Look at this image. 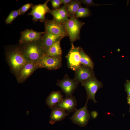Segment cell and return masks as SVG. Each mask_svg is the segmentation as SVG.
Here are the masks:
<instances>
[{
    "mask_svg": "<svg viewBox=\"0 0 130 130\" xmlns=\"http://www.w3.org/2000/svg\"><path fill=\"white\" fill-rule=\"evenodd\" d=\"M6 56L11 72L16 77L21 69L27 61L19 46L12 47L9 49L6 53Z\"/></svg>",
    "mask_w": 130,
    "mask_h": 130,
    "instance_id": "1",
    "label": "cell"
},
{
    "mask_svg": "<svg viewBox=\"0 0 130 130\" xmlns=\"http://www.w3.org/2000/svg\"><path fill=\"white\" fill-rule=\"evenodd\" d=\"M19 46L27 61L36 63L44 54V50L40 39L19 45Z\"/></svg>",
    "mask_w": 130,
    "mask_h": 130,
    "instance_id": "2",
    "label": "cell"
},
{
    "mask_svg": "<svg viewBox=\"0 0 130 130\" xmlns=\"http://www.w3.org/2000/svg\"><path fill=\"white\" fill-rule=\"evenodd\" d=\"M84 24V22L79 21L75 17L70 18L63 24L69 38L71 45L74 42L80 39V30Z\"/></svg>",
    "mask_w": 130,
    "mask_h": 130,
    "instance_id": "3",
    "label": "cell"
},
{
    "mask_svg": "<svg viewBox=\"0 0 130 130\" xmlns=\"http://www.w3.org/2000/svg\"><path fill=\"white\" fill-rule=\"evenodd\" d=\"M36 64L38 68H43L50 70H55L61 67L62 57H53L44 54Z\"/></svg>",
    "mask_w": 130,
    "mask_h": 130,
    "instance_id": "4",
    "label": "cell"
},
{
    "mask_svg": "<svg viewBox=\"0 0 130 130\" xmlns=\"http://www.w3.org/2000/svg\"><path fill=\"white\" fill-rule=\"evenodd\" d=\"M79 83L74 79L70 78L68 75L65 74L62 79L57 80L56 85L61 88L66 97L70 98L72 96Z\"/></svg>",
    "mask_w": 130,
    "mask_h": 130,
    "instance_id": "5",
    "label": "cell"
},
{
    "mask_svg": "<svg viewBox=\"0 0 130 130\" xmlns=\"http://www.w3.org/2000/svg\"><path fill=\"white\" fill-rule=\"evenodd\" d=\"M85 88L87 93V101L89 99L93 100L96 103L95 94L98 90L102 86V83L94 77L91 78L81 83Z\"/></svg>",
    "mask_w": 130,
    "mask_h": 130,
    "instance_id": "6",
    "label": "cell"
},
{
    "mask_svg": "<svg viewBox=\"0 0 130 130\" xmlns=\"http://www.w3.org/2000/svg\"><path fill=\"white\" fill-rule=\"evenodd\" d=\"M66 55L68 67L75 71L81 65L80 62V49L79 47H76L73 44Z\"/></svg>",
    "mask_w": 130,
    "mask_h": 130,
    "instance_id": "7",
    "label": "cell"
},
{
    "mask_svg": "<svg viewBox=\"0 0 130 130\" xmlns=\"http://www.w3.org/2000/svg\"><path fill=\"white\" fill-rule=\"evenodd\" d=\"M86 101L84 106L77 110L70 119L74 124L81 127H84L87 124L90 119V115L87 109Z\"/></svg>",
    "mask_w": 130,
    "mask_h": 130,
    "instance_id": "8",
    "label": "cell"
},
{
    "mask_svg": "<svg viewBox=\"0 0 130 130\" xmlns=\"http://www.w3.org/2000/svg\"><path fill=\"white\" fill-rule=\"evenodd\" d=\"M44 23L45 31L64 37L68 36L63 24L57 22L53 19L51 20L46 19Z\"/></svg>",
    "mask_w": 130,
    "mask_h": 130,
    "instance_id": "9",
    "label": "cell"
},
{
    "mask_svg": "<svg viewBox=\"0 0 130 130\" xmlns=\"http://www.w3.org/2000/svg\"><path fill=\"white\" fill-rule=\"evenodd\" d=\"M49 1L47 0L43 4L33 5L32 7V10L28 15L33 16L32 20L34 22L39 20L41 22H45L46 20L45 15L50 10L47 6Z\"/></svg>",
    "mask_w": 130,
    "mask_h": 130,
    "instance_id": "10",
    "label": "cell"
},
{
    "mask_svg": "<svg viewBox=\"0 0 130 130\" xmlns=\"http://www.w3.org/2000/svg\"><path fill=\"white\" fill-rule=\"evenodd\" d=\"M44 33L39 32L32 29H26L21 32L19 40V45L39 40Z\"/></svg>",
    "mask_w": 130,
    "mask_h": 130,
    "instance_id": "11",
    "label": "cell"
},
{
    "mask_svg": "<svg viewBox=\"0 0 130 130\" xmlns=\"http://www.w3.org/2000/svg\"><path fill=\"white\" fill-rule=\"evenodd\" d=\"M38 69L36 63L27 61L22 67L16 77L18 83H23Z\"/></svg>",
    "mask_w": 130,
    "mask_h": 130,
    "instance_id": "12",
    "label": "cell"
},
{
    "mask_svg": "<svg viewBox=\"0 0 130 130\" xmlns=\"http://www.w3.org/2000/svg\"><path fill=\"white\" fill-rule=\"evenodd\" d=\"M92 69L82 65L75 71L73 79L78 83H81L88 79L94 77Z\"/></svg>",
    "mask_w": 130,
    "mask_h": 130,
    "instance_id": "13",
    "label": "cell"
},
{
    "mask_svg": "<svg viewBox=\"0 0 130 130\" xmlns=\"http://www.w3.org/2000/svg\"><path fill=\"white\" fill-rule=\"evenodd\" d=\"M77 101L74 96L66 97L56 104L54 107L60 108L65 110L68 113L75 112L77 110L76 107Z\"/></svg>",
    "mask_w": 130,
    "mask_h": 130,
    "instance_id": "14",
    "label": "cell"
},
{
    "mask_svg": "<svg viewBox=\"0 0 130 130\" xmlns=\"http://www.w3.org/2000/svg\"><path fill=\"white\" fill-rule=\"evenodd\" d=\"M64 37L53 35L50 33L44 32V33L40 39L44 51V53L47 49L54 43Z\"/></svg>",
    "mask_w": 130,
    "mask_h": 130,
    "instance_id": "15",
    "label": "cell"
},
{
    "mask_svg": "<svg viewBox=\"0 0 130 130\" xmlns=\"http://www.w3.org/2000/svg\"><path fill=\"white\" fill-rule=\"evenodd\" d=\"M53 17V19L57 22L63 24L69 20L66 6L64 5L61 8L50 10L49 13Z\"/></svg>",
    "mask_w": 130,
    "mask_h": 130,
    "instance_id": "16",
    "label": "cell"
},
{
    "mask_svg": "<svg viewBox=\"0 0 130 130\" xmlns=\"http://www.w3.org/2000/svg\"><path fill=\"white\" fill-rule=\"evenodd\" d=\"M51 109L49 122L52 124L62 120L69 114L65 110L61 108L53 107Z\"/></svg>",
    "mask_w": 130,
    "mask_h": 130,
    "instance_id": "17",
    "label": "cell"
},
{
    "mask_svg": "<svg viewBox=\"0 0 130 130\" xmlns=\"http://www.w3.org/2000/svg\"><path fill=\"white\" fill-rule=\"evenodd\" d=\"M63 97V96L61 91H52L46 99V104L50 108L52 109L62 100Z\"/></svg>",
    "mask_w": 130,
    "mask_h": 130,
    "instance_id": "18",
    "label": "cell"
},
{
    "mask_svg": "<svg viewBox=\"0 0 130 130\" xmlns=\"http://www.w3.org/2000/svg\"><path fill=\"white\" fill-rule=\"evenodd\" d=\"M61 40L59 39L54 43L47 49L44 54L55 58L61 57L62 52L60 44Z\"/></svg>",
    "mask_w": 130,
    "mask_h": 130,
    "instance_id": "19",
    "label": "cell"
},
{
    "mask_svg": "<svg viewBox=\"0 0 130 130\" xmlns=\"http://www.w3.org/2000/svg\"><path fill=\"white\" fill-rule=\"evenodd\" d=\"M82 2L80 0H73L67 6L66 10L69 17H75V14L81 6Z\"/></svg>",
    "mask_w": 130,
    "mask_h": 130,
    "instance_id": "20",
    "label": "cell"
},
{
    "mask_svg": "<svg viewBox=\"0 0 130 130\" xmlns=\"http://www.w3.org/2000/svg\"><path fill=\"white\" fill-rule=\"evenodd\" d=\"M80 62L81 65L89 66L93 69L94 65L91 59L84 51L82 48L80 49Z\"/></svg>",
    "mask_w": 130,
    "mask_h": 130,
    "instance_id": "21",
    "label": "cell"
},
{
    "mask_svg": "<svg viewBox=\"0 0 130 130\" xmlns=\"http://www.w3.org/2000/svg\"><path fill=\"white\" fill-rule=\"evenodd\" d=\"M91 14L90 11L88 7L79 8L76 12L75 17L76 18H84L88 17Z\"/></svg>",
    "mask_w": 130,
    "mask_h": 130,
    "instance_id": "22",
    "label": "cell"
},
{
    "mask_svg": "<svg viewBox=\"0 0 130 130\" xmlns=\"http://www.w3.org/2000/svg\"><path fill=\"white\" fill-rule=\"evenodd\" d=\"M19 15H20L19 9L17 10L12 11L5 20V23L7 24H11L14 19Z\"/></svg>",
    "mask_w": 130,
    "mask_h": 130,
    "instance_id": "23",
    "label": "cell"
},
{
    "mask_svg": "<svg viewBox=\"0 0 130 130\" xmlns=\"http://www.w3.org/2000/svg\"><path fill=\"white\" fill-rule=\"evenodd\" d=\"M82 2L86 5L87 6H99L104 5H110V4H99L95 3L92 0H80Z\"/></svg>",
    "mask_w": 130,
    "mask_h": 130,
    "instance_id": "24",
    "label": "cell"
},
{
    "mask_svg": "<svg viewBox=\"0 0 130 130\" xmlns=\"http://www.w3.org/2000/svg\"><path fill=\"white\" fill-rule=\"evenodd\" d=\"M33 6L32 3H27L22 6L20 9V15H23L30 8Z\"/></svg>",
    "mask_w": 130,
    "mask_h": 130,
    "instance_id": "25",
    "label": "cell"
},
{
    "mask_svg": "<svg viewBox=\"0 0 130 130\" xmlns=\"http://www.w3.org/2000/svg\"><path fill=\"white\" fill-rule=\"evenodd\" d=\"M50 1L52 6L54 9L59 8L61 4L60 0H52Z\"/></svg>",
    "mask_w": 130,
    "mask_h": 130,
    "instance_id": "26",
    "label": "cell"
},
{
    "mask_svg": "<svg viewBox=\"0 0 130 130\" xmlns=\"http://www.w3.org/2000/svg\"><path fill=\"white\" fill-rule=\"evenodd\" d=\"M125 87L128 95L129 96H130V82L127 83Z\"/></svg>",
    "mask_w": 130,
    "mask_h": 130,
    "instance_id": "27",
    "label": "cell"
},
{
    "mask_svg": "<svg viewBox=\"0 0 130 130\" xmlns=\"http://www.w3.org/2000/svg\"><path fill=\"white\" fill-rule=\"evenodd\" d=\"M61 4H63L64 6H67L72 1V0H60Z\"/></svg>",
    "mask_w": 130,
    "mask_h": 130,
    "instance_id": "28",
    "label": "cell"
},
{
    "mask_svg": "<svg viewBox=\"0 0 130 130\" xmlns=\"http://www.w3.org/2000/svg\"><path fill=\"white\" fill-rule=\"evenodd\" d=\"M91 115L92 117L94 118H95L96 115V112L95 111L92 112L91 113Z\"/></svg>",
    "mask_w": 130,
    "mask_h": 130,
    "instance_id": "29",
    "label": "cell"
},
{
    "mask_svg": "<svg viewBox=\"0 0 130 130\" xmlns=\"http://www.w3.org/2000/svg\"><path fill=\"white\" fill-rule=\"evenodd\" d=\"M127 99L128 103L130 105V96L128 97Z\"/></svg>",
    "mask_w": 130,
    "mask_h": 130,
    "instance_id": "30",
    "label": "cell"
},
{
    "mask_svg": "<svg viewBox=\"0 0 130 130\" xmlns=\"http://www.w3.org/2000/svg\"></svg>",
    "mask_w": 130,
    "mask_h": 130,
    "instance_id": "31",
    "label": "cell"
}]
</instances>
